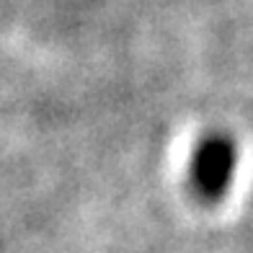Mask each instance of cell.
Instances as JSON below:
<instances>
[{
	"instance_id": "1",
	"label": "cell",
	"mask_w": 253,
	"mask_h": 253,
	"mask_svg": "<svg viewBox=\"0 0 253 253\" xmlns=\"http://www.w3.org/2000/svg\"><path fill=\"white\" fill-rule=\"evenodd\" d=\"M235 166H238V147L233 137L222 132L207 134L197 145L191 158V189L202 202H220L227 189L233 186L235 178Z\"/></svg>"
}]
</instances>
